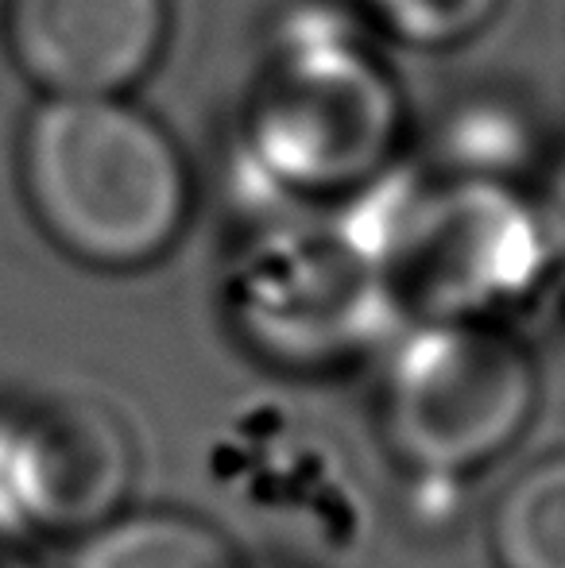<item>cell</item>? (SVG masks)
I'll list each match as a JSON object with an SVG mask.
<instances>
[{
  "mask_svg": "<svg viewBox=\"0 0 565 568\" xmlns=\"http://www.w3.org/2000/svg\"><path fill=\"white\" fill-rule=\"evenodd\" d=\"M411 105L369 31L299 8L272 36L241 98V155L291 205H337L400 166Z\"/></svg>",
  "mask_w": 565,
  "mask_h": 568,
  "instance_id": "cell-1",
  "label": "cell"
},
{
  "mask_svg": "<svg viewBox=\"0 0 565 568\" xmlns=\"http://www.w3.org/2000/svg\"><path fill=\"white\" fill-rule=\"evenodd\" d=\"M345 205L376 244L403 325H512L562 278L546 213L523 182L395 166Z\"/></svg>",
  "mask_w": 565,
  "mask_h": 568,
  "instance_id": "cell-2",
  "label": "cell"
},
{
  "mask_svg": "<svg viewBox=\"0 0 565 568\" xmlns=\"http://www.w3.org/2000/svg\"><path fill=\"white\" fill-rule=\"evenodd\" d=\"M16 171L43 236L93 271L159 263L194 210L182 143L129 98H43L20 132Z\"/></svg>",
  "mask_w": 565,
  "mask_h": 568,
  "instance_id": "cell-3",
  "label": "cell"
},
{
  "mask_svg": "<svg viewBox=\"0 0 565 568\" xmlns=\"http://www.w3.org/2000/svg\"><path fill=\"white\" fill-rule=\"evenodd\" d=\"M252 221L218 271V314L252 359L286 375L353 367L392 344L403 317L376 244L337 205H291Z\"/></svg>",
  "mask_w": 565,
  "mask_h": 568,
  "instance_id": "cell-4",
  "label": "cell"
},
{
  "mask_svg": "<svg viewBox=\"0 0 565 568\" xmlns=\"http://www.w3.org/2000/svg\"><path fill=\"white\" fill-rule=\"evenodd\" d=\"M543 372L512 325L415 322L380 352L376 434L407 479L468 484L535 426Z\"/></svg>",
  "mask_w": 565,
  "mask_h": 568,
  "instance_id": "cell-5",
  "label": "cell"
},
{
  "mask_svg": "<svg viewBox=\"0 0 565 568\" xmlns=\"http://www.w3.org/2000/svg\"><path fill=\"white\" fill-rule=\"evenodd\" d=\"M28 538H82L124 507L140 479L129 418L93 395H47L8 410Z\"/></svg>",
  "mask_w": 565,
  "mask_h": 568,
  "instance_id": "cell-6",
  "label": "cell"
},
{
  "mask_svg": "<svg viewBox=\"0 0 565 568\" xmlns=\"http://www.w3.org/2000/svg\"><path fill=\"white\" fill-rule=\"evenodd\" d=\"M171 39V0H4L16 70L47 98H129Z\"/></svg>",
  "mask_w": 565,
  "mask_h": 568,
  "instance_id": "cell-7",
  "label": "cell"
},
{
  "mask_svg": "<svg viewBox=\"0 0 565 568\" xmlns=\"http://www.w3.org/2000/svg\"><path fill=\"white\" fill-rule=\"evenodd\" d=\"M70 568H252L241 541L186 507H124L74 541Z\"/></svg>",
  "mask_w": 565,
  "mask_h": 568,
  "instance_id": "cell-8",
  "label": "cell"
},
{
  "mask_svg": "<svg viewBox=\"0 0 565 568\" xmlns=\"http://www.w3.org/2000/svg\"><path fill=\"white\" fill-rule=\"evenodd\" d=\"M484 546L492 568H565V449L527 460L500 487Z\"/></svg>",
  "mask_w": 565,
  "mask_h": 568,
  "instance_id": "cell-9",
  "label": "cell"
},
{
  "mask_svg": "<svg viewBox=\"0 0 565 568\" xmlns=\"http://www.w3.org/2000/svg\"><path fill=\"white\" fill-rule=\"evenodd\" d=\"M361 16L411 51H453L481 39L507 0H356Z\"/></svg>",
  "mask_w": 565,
  "mask_h": 568,
  "instance_id": "cell-10",
  "label": "cell"
},
{
  "mask_svg": "<svg viewBox=\"0 0 565 568\" xmlns=\"http://www.w3.org/2000/svg\"><path fill=\"white\" fill-rule=\"evenodd\" d=\"M23 541H28V523H23L20 491H16L12 422H8V410H0V546H23Z\"/></svg>",
  "mask_w": 565,
  "mask_h": 568,
  "instance_id": "cell-11",
  "label": "cell"
},
{
  "mask_svg": "<svg viewBox=\"0 0 565 568\" xmlns=\"http://www.w3.org/2000/svg\"><path fill=\"white\" fill-rule=\"evenodd\" d=\"M0 568H39L23 554V546H0Z\"/></svg>",
  "mask_w": 565,
  "mask_h": 568,
  "instance_id": "cell-12",
  "label": "cell"
},
{
  "mask_svg": "<svg viewBox=\"0 0 565 568\" xmlns=\"http://www.w3.org/2000/svg\"><path fill=\"white\" fill-rule=\"evenodd\" d=\"M562 286H565V267H562Z\"/></svg>",
  "mask_w": 565,
  "mask_h": 568,
  "instance_id": "cell-13",
  "label": "cell"
}]
</instances>
